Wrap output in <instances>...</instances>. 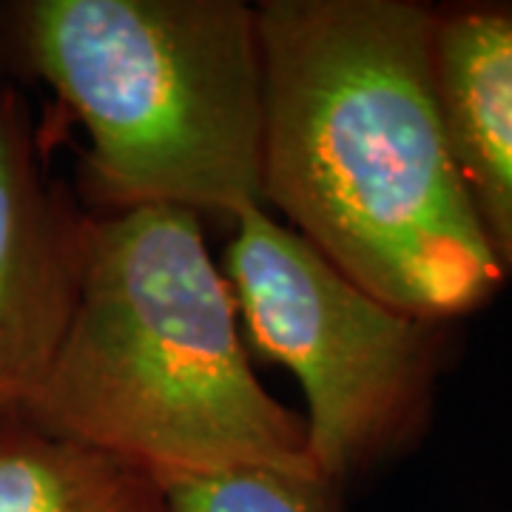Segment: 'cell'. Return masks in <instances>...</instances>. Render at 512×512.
I'll return each mask as SVG.
<instances>
[{"mask_svg":"<svg viewBox=\"0 0 512 512\" xmlns=\"http://www.w3.org/2000/svg\"><path fill=\"white\" fill-rule=\"evenodd\" d=\"M433 57L461 183L512 279V3L436 9Z\"/></svg>","mask_w":512,"mask_h":512,"instance_id":"obj_6","label":"cell"},{"mask_svg":"<svg viewBox=\"0 0 512 512\" xmlns=\"http://www.w3.org/2000/svg\"><path fill=\"white\" fill-rule=\"evenodd\" d=\"M0 512H165L163 487L120 458L0 416Z\"/></svg>","mask_w":512,"mask_h":512,"instance_id":"obj_7","label":"cell"},{"mask_svg":"<svg viewBox=\"0 0 512 512\" xmlns=\"http://www.w3.org/2000/svg\"><path fill=\"white\" fill-rule=\"evenodd\" d=\"M80 225L52 197L32 117L0 86V416L46 379L77 296Z\"/></svg>","mask_w":512,"mask_h":512,"instance_id":"obj_5","label":"cell"},{"mask_svg":"<svg viewBox=\"0 0 512 512\" xmlns=\"http://www.w3.org/2000/svg\"><path fill=\"white\" fill-rule=\"evenodd\" d=\"M265 202L396 311L450 325L507 276L458 174L436 83V6L265 0Z\"/></svg>","mask_w":512,"mask_h":512,"instance_id":"obj_1","label":"cell"},{"mask_svg":"<svg viewBox=\"0 0 512 512\" xmlns=\"http://www.w3.org/2000/svg\"><path fill=\"white\" fill-rule=\"evenodd\" d=\"M336 484L316 470L245 464L165 484V512H339Z\"/></svg>","mask_w":512,"mask_h":512,"instance_id":"obj_8","label":"cell"},{"mask_svg":"<svg viewBox=\"0 0 512 512\" xmlns=\"http://www.w3.org/2000/svg\"><path fill=\"white\" fill-rule=\"evenodd\" d=\"M18 413L160 487L245 464L316 470L305 419L254 376L200 214L171 205L83 220L69 328Z\"/></svg>","mask_w":512,"mask_h":512,"instance_id":"obj_2","label":"cell"},{"mask_svg":"<svg viewBox=\"0 0 512 512\" xmlns=\"http://www.w3.org/2000/svg\"><path fill=\"white\" fill-rule=\"evenodd\" d=\"M20 43L89 137L106 200L231 220L265 202V89L239 0H29Z\"/></svg>","mask_w":512,"mask_h":512,"instance_id":"obj_3","label":"cell"},{"mask_svg":"<svg viewBox=\"0 0 512 512\" xmlns=\"http://www.w3.org/2000/svg\"><path fill=\"white\" fill-rule=\"evenodd\" d=\"M225 279L256 348L302 387L308 453L328 481L339 487L419 436L447 325L362 291L262 205L234 217Z\"/></svg>","mask_w":512,"mask_h":512,"instance_id":"obj_4","label":"cell"}]
</instances>
